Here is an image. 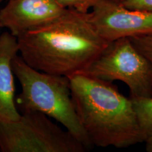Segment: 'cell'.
Wrapping results in <instances>:
<instances>
[{
	"mask_svg": "<svg viewBox=\"0 0 152 152\" xmlns=\"http://www.w3.org/2000/svg\"><path fill=\"white\" fill-rule=\"evenodd\" d=\"M19 54L17 37L7 31L0 35V120L14 121L20 117L15 99L13 61Z\"/></svg>",
	"mask_w": 152,
	"mask_h": 152,
	"instance_id": "cell-8",
	"label": "cell"
},
{
	"mask_svg": "<svg viewBox=\"0 0 152 152\" xmlns=\"http://www.w3.org/2000/svg\"><path fill=\"white\" fill-rule=\"evenodd\" d=\"M14 75L21 87L16 103L22 111L42 113L61 123L90 150L93 147L80 122L66 76L47 73L30 66L17 55L13 61Z\"/></svg>",
	"mask_w": 152,
	"mask_h": 152,
	"instance_id": "cell-3",
	"label": "cell"
},
{
	"mask_svg": "<svg viewBox=\"0 0 152 152\" xmlns=\"http://www.w3.org/2000/svg\"><path fill=\"white\" fill-rule=\"evenodd\" d=\"M86 147L50 118L25 111L18 119L0 120L1 152H84Z\"/></svg>",
	"mask_w": 152,
	"mask_h": 152,
	"instance_id": "cell-4",
	"label": "cell"
},
{
	"mask_svg": "<svg viewBox=\"0 0 152 152\" xmlns=\"http://www.w3.org/2000/svg\"><path fill=\"white\" fill-rule=\"evenodd\" d=\"M145 149L147 152H152V135L148 137L145 141Z\"/></svg>",
	"mask_w": 152,
	"mask_h": 152,
	"instance_id": "cell-13",
	"label": "cell"
},
{
	"mask_svg": "<svg viewBox=\"0 0 152 152\" xmlns=\"http://www.w3.org/2000/svg\"><path fill=\"white\" fill-rule=\"evenodd\" d=\"M135 48L144 55L152 66V35L130 37Z\"/></svg>",
	"mask_w": 152,
	"mask_h": 152,
	"instance_id": "cell-11",
	"label": "cell"
},
{
	"mask_svg": "<svg viewBox=\"0 0 152 152\" xmlns=\"http://www.w3.org/2000/svg\"><path fill=\"white\" fill-rule=\"evenodd\" d=\"M66 9L56 0H9L0 10V27L17 37L52 21Z\"/></svg>",
	"mask_w": 152,
	"mask_h": 152,
	"instance_id": "cell-7",
	"label": "cell"
},
{
	"mask_svg": "<svg viewBox=\"0 0 152 152\" xmlns=\"http://www.w3.org/2000/svg\"><path fill=\"white\" fill-rule=\"evenodd\" d=\"M66 9H72L83 13L90 12L93 7L106 0H56ZM116 1L118 0H113Z\"/></svg>",
	"mask_w": 152,
	"mask_h": 152,
	"instance_id": "cell-10",
	"label": "cell"
},
{
	"mask_svg": "<svg viewBox=\"0 0 152 152\" xmlns=\"http://www.w3.org/2000/svg\"><path fill=\"white\" fill-rule=\"evenodd\" d=\"M68 77L76 113L93 147L125 149L144 142L132 99L113 83L87 74Z\"/></svg>",
	"mask_w": 152,
	"mask_h": 152,
	"instance_id": "cell-2",
	"label": "cell"
},
{
	"mask_svg": "<svg viewBox=\"0 0 152 152\" xmlns=\"http://www.w3.org/2000/svg\"><path fill=\"white\" fill-rule=\"evenodd\" d=\"M88 13L67 9L52 21L19 35L20 56L45 73L66 77L84 73L110 43L98 33Z\"/></svg>",
	"mask_w": 152,
	"mask_h": 152,
	"instance_id": "cell-1",
	"label": "cell"
},
{
	"mask_svg": "<svg viewBox=\"0 0 152 152\" xmlns=\"http://www.w3.org/2000/svg\"><path fill=\"white\" fill-rule=\"evenodd\" d=\"M132 100L145 141L152 135V97Z\"/></svg>",
	"mask_w": 152,
	"mask_h": 152,
	"instance_id": "cell-9",
	"label": "cell"
},
{
	"mask_svg": "<svg viewBox=\"0 0 152 152\" xmlns=\"http://www.w3.org/2000/svg\"><path fill=\"white\" fill-rule=\"evenodd\" d=\"M91 22L108 42L124 37L152 35V12L129 9L106 0L88 13Z\"/></svg>",
	"mask_w": 152,
	"mask_h": 152,
	"instance_id": "cell-6",
	"label": "cell"
},
{
	"mask_svg": "<svg viewBox=\"0 0 152 152\" xmlns=\"http://www.w3.org/2000/svg\"><path fill=\"white\" fill-rule=\"evenodd\" d=\"M83 73L110 83L121 81L132 99L152 97L151 63L128 37L110 42Z\"/></svg>",
	"mask_w": 152,
	"mask_h": 152,
	"instance_id": "cell-5",
	"label": "cell"
},
{
	"mask_svg": "<svg viewBox=\"0 0 152 152\" xmlns=\"http://www.w3.org/2000/svg\"><path fill=\"white\" fill-rule=\"evenodd\" d=\"M1 1V0H0V1Z\"/></svg>",
	"mask_w": 152,
	"mask_h": 152,
	"instance_id": "cell-14",
	"label": "cell"
},
{
	"mask_svg": "<svg viewBox=\"0 0 152 152\" xmlns=\"http://www.w3.org/2000/svg\"><path fill=\"white\" fill-rule=\"evenodd\" d=\"M118 3L129 9L152 12V0H118Z\"/></svg>",
	"mask_w": 152,
	"mask_h": 152,
	"instance_id": "cell-12",
	"label": "cell"
}]
</instances>
